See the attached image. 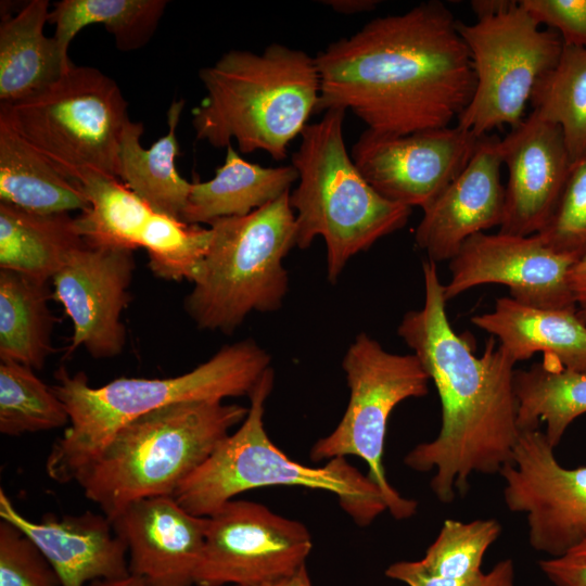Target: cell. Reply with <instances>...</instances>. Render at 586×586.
<instances>
[{"label":"cell","mask_w":586,"mask_h":586,"mask_svg":"<svg viewBox=\"0 0 586 586\" xmlns=\"http://www.w3.org/2000/svg\"><path fill=\"white\" fill-rule=\"evenodd\" d=\"M315 59L317 112L349 110L379 133L449 127L475 90L470 51L457 21L436 0L373 18Z\"/></svg>","instance_id":"cell-1"},{"label":"cell","mask_w":586,"mask_h":586,"mask_svg":"<svg viewBox=\"0 0 586 586\" xmlns=\"http://www.w3.org/2000/svg\"><path fill=\"white\" fill-rule=\"evenodd\" d=\"M424 303L407 311L397 334L413 352L441 402V429L404 458L418 472L434 471L430 487L442 504L464 495L473 473L494 474L511 463L518 442L514 360L491 337L476 357L446 314L436 264H422Z\"/></svg>","instance_id":"cell-2"},{"label":"cell","mask_w":586,"mask_h":586,"mask_svg":"<svg viewBox=\"0 0 586 586\" xmlns=\"http://www.w3.org/2000/svg\"><path fill=\"white\" fill-rule=\"evenodd\" d=\"M268 368L269 354L252 339L226 345L193 370L171 378H117L93 387L85 372L72 375L62 366L52 388L69 424L52 445L47 474L59 483L75 482L128 422L175 403L249 397Z\"/></svg>","instance_id":"cell-3"},{"label":"cell","mask_w":586,"mask_h":586,"mask_svg":"<svg viewBox=\"0 0 586 586\" xmlns=\"http://www.w3.org/2000/svg\"><path fill=\"white\" fill-rule=\"evenodd\" d=\"M199 77L206 95L192 110L196 139L215 148L235 140L240 152L260 150L276 161L286 157L320 100L315 56L282 43L260 53L231 50Z\"/></svg>","instance_id":"cell-4"},{"label":"cell","mask_w":586,"mask_h":586,"mask_svg":"<svg viewBox=\"0 0 586 586\" xmlns=\"http://www.w3.org/2000/svg\"><path fill=\"white\" fill-rule=\"evenodd\" d=\"M247 410L222 400H199L148 412L122 426L75 482L109 519L132 501L174 496Z\"/></svg>","instance_id":"cell-5"},{"label":"cell","mask_w":586,"mask_h":586,"mask_svg":"<svg viewBox=\"0 0 586 586\" xmlns=\"http://www.w3.org/2000/svg\"><path fill=\"white\" fill-rule=\"evenodd\" d=\"M345 112L328 110L308 124L291 163L298 175L289 194L296 246L306 250L317 237L323 239L331 283L353 256L405 227L412 211L382 196L358 170L345 145Z\"/></svg>","instance_id":"cell-6"},{"label":"cell","mask_w":586,"mask_h":586,"mask_svg":"<svg viewBox=\"0 0 586 586\" xmlns=\"http://www.w3.org/2000/svg\"><path fill=\"white\" fill-rule=\"evenodd\" d=\"M275 382L270 367L250 394V407L239 429L177 487L174 498L189 513L209 517L246 491L268 486H301L330 492L359 526L387 511L379 487L345 458L311 468L289 458L269 438L265 404Z\"/></svg>","instance_id":"cell-7"},{"label":"cell","mask_w":586,"mask_h":586,"mask_svg":"<svg viewBox=\"0 0 586 586\" xmlns=\"http://www.w3.org/2000/svg\"><path fill=\"white\" fill-rule=\"evenodd\" d=\"M290 191L244 216L212 221L211 242L184 300L199 329L232 333L252 311L282 306L289 278L283 259L296 246Z\"/></svg>","instance_id":"cell-8"},{"label":"cell","mask_w":586,"mask_h":586,"mask_svg":"<svg viewBox=\"0 0 586 586\" xmlns=\"http://www.w3.org/2000/svg\"><path fill=\"white\" fill-rule=\"evenodd\" d=\"M0 118L68 180L82 187L98 177L119 179L128 104L100 69L73 65L41 93L0 105Z\"/></svg>","instance_id":"cell-9"},{"label":"cell","mask_w":586,"mask_h":586,"mask_svg":"<svg viewBox=\"0 0 586 586\" xmlns=\"http://www.w3.org/2000/svg\"><path fill=\"white\" fill-rule=\"evenodd\" d=\"M474 24L457 21L475 74L474 94L458 118V126L477 137L524 117L536 82L558 63L563 49L560 35L542 29L520 1L471 2Z\"/></svg>","instance_id":"cell-10"},{"label":"cell","mask_w":586,"mask_h":586,"mask_svg":"<svg viewBox=\"0 0 586 586\" xmlns=\"http://www.w3.org/2000/svg\"><path fill=\"white\" fill-rule=\"evenodd\" d=\"M349 388L346 410L336 428L310 448L313 461L357 456L368 466V477L379 487L387 511L396 520L411 518L415 499L403 497L387 481L383 451L390 416L408 398L429 393L430 378L413 354L387 352L361 332L342 360Z\"/></svg>","instance_id":"cell-11"},{"label":"cell","mask_w":586,"mask_h":586,"mask_svg":"<svg viewBox=\"0 0 586 586\" xmlns=\"http://www.w3.org/2000/svg\"><path fill=\"white\" fill-rule=\"evenodd\" d=\"M311 535L300 521L250 500L232 499L207 517L195 586H253L293 575L306 563Z\"/></svg>","instance_id":"cell-12"},{"label":"cell","mask_w":586,"mask_h":586,"mask_svg":"<svg viewBox=\"0 0 586 586\" xmlns=\"http://www.w3.org/2000/svg\"><path fill=\"white\" fill-rule=\"evenodd\" d=\"M499 474L505 504L525 514L534 550L556 558L586 540V466H561L540 429L520 432Z\"/></svg>","instance_id":"cell-13"},{"label":"cell","mask_w":586,"mask_h":586,"mask_svg":"<svg viewBox=\"0 0 586 586\" xmlns=\"http://www.w3.org/2000/svg\"><path fill=\"white\" fill-rule=\"evenodd\" d=\"M480 139L458 125L407 135L366 129L349 153L382 196L423 209L464 169Z\"/></svg>","instance_id":"cell-14"},{"label":"cell","mask_w":586,"mask_h":586,"mask_svg":"<svg viewBox=\"0 0 586 586\" xmlns=\"http://www.w3.org/2000/svg\"><path fill=\"white\" fill-rule=\"evenodd\" d=\"M574 262L546 246L538 234L479 232L449 260L445 300L477 285L497 283L508 286L510 297L522 304L576 310L568 278Z\"/></svg>","instance_id":"cell-15"},{"label":"cell","mask_w":586,"mask_h":586,"mask_svg":"<svg viewBox=\"0 0 586 586\" xmlns=\"http://www.w3.org/2000/svg\"><path fill=\"white\" fill-rule=\"evenodd\" d=\"M136 264L128 249L84 243L52 278V300L73 324L64 357L84 347L94 358L119 355L126 343L122 314L127 307Z\"/></svg>","instance_id":"cell-16"},{"label":"cell","mask_w":586,"mask_h":586,"mask_svg":"<svg viewBox=\"0 0 586 586\" xmlns=\"http://www.w3.org/2000/svg\"><path fill=\"white\" fill-rule=\"evenodd\" d=\"M507 166L500 233H538L552 215L571 170L561 128L534 112L498 143Z\"/></svg>","instance_id":"cell-17"},{"label":"cell","mask_w":586,"mask_h":586,"mask_svg":"<svg viewBox=\"0 0 586 586\" xmlns=\"http://www.w3.org/2000/svg\"><path fill=\"white\" fill-rule=\"evenodd\" d=\"M128 551L130 575L146 586H195L207 517L186 511L174 496L139 499L110 519Z\"/></svg>","instance_id":"cell-18"},{"label":"cell","mask_w":586,"mask_h":586,"mask_svg":"<svg viewBox=\"0 0 586 586\" xmlns=\"http://www.w3.org/2000/svg\"><path fill=\"white\" fill-rule=\"evenodd\" d=\"M498 137L483 136L464 169L429 204L415 232L430 260H450L472 235L500 226L505 187Z\"/></svg>","instance_id":"cell-19"},{"label":"cell","mask_w":586,"mask_h":586,"mask_svg":"<svg viewBox=\"0 0 586 586\" xmlns=\"http://www.w3.org/2000/svg\"><path fill=\"white\" fill-rule=\"evenodd\" d=\"M0 518L15 525L42 551L62 586H87L99 579L130 575L128 551L104 513H46L40 521L25 518L0 488Z\"/></svg>","instance_id":"cell-20"},{"label":"cell","mask_w":586,"mask_h":586,"mask_svg":"<svg viewBox=\"0 0 586 586\" xmlns=\"http://www.w3.org/2000/svg\"><path fill=\"white\" fill-rule=\"evenodd\" d=\"M471 321L498 339L515 364L543 353L546 360L586 372V323L576 310L538 308L500 297L492 311Z\"/></svg>","instance_id":"cell-21"},{"label":"cell","mask_w":586,"mask_h":586,"mask_svg":"<svg viewBox=\"0 0 586 586\" xmlns=\"http://www.w3.org/2000/svg\"><path fill=\"white\" fill-rule=\"evenodd\" d=\"M49 1L31 0L0 24V105L33 98L74 65L54 37L43 34Z\"/></svg>","instance_id":"cell-22"},{"label":"cell","mask_w":586,"mask_h":586,"mask_svg":"<svg viewBox=\"0 0 586 586\" xmlns=\"http://www.w3.org/2000/svg\"><path fill=\"white\" fill-rule=\"evenodd\" d=\"M298 179L293 165L264 167L245 161L230 144L224 164L204 182H192L180 220L188 225L244 216L275 201Z\"/></svg>","instance_id":"cell-23"},{"label":"cell","mask_w":586,"mask_h":586,"mask_svg":"<svg viewBox=\"0 0 586 586\" xmlns=\"http://www.w3.org/2000/svg\"><path fill=\"white\" fill-rule=\"evenodd\" d=\"M184 100L173 101L167 111V133L149 149L140 143L144 127L128 120L119 148V180L155 212L180 219L192 182L181 177L175 160L179 154L177 128Z\"/></svg>","instance_id":"cell-24"},{"label":"cell","mask_w":586,"mask_h":586,"mask_svg":"<svg viewBox=\"0 0 586 586\" xmlns=\"http://www.w3.org/2000/svg\"><path fill=\"white\" fill-rule=\"evenodd\" d=\"M85 243L69 213L38 214L0 202V268L48 282Z\"/></svg>","instance_id":"cell-25"},{"label":"cell","mask_w":586,"mask_h":586,"mask_svg":"<svg viewBox=\"0 0 586 586\" xmlns=\"http://www.w3.org/2000/svg\"><path fill=\"white\" fill-rule=\"evenodd\" d=\"M0 202L38 214L89 207L82 187L62 176L1 118Z\"/></svg>","instance_id":"cell-26"},{"label":"cell","mask_w":586,"mask_h":586,"mask_svg":"<svg viewBox=\"0 0 586 586\" xmlns=\"http://www.w3.org/2000/svg\"><path fill=\"white\" fill-rule=\"evenodd\" d=\"M51 298L48 282L0 270V360L43 368L53 351Z\"/></svg>","instance_id":"cell-27"},{"label":"cell","mask_w":586,"mask_h":586,"mask_svg":"<svg viewBox=\"0 0 586 586\" xmlns=\"http://www.w3.org/2000/svg\"><path fill=\"white\" fill-rule=\"evenodd\" d=\"M520 432L540 429L556 448L566 429L586 413V372L570 370L544 359L525 370H514Z\"/></svg>","instance_id":"cell-28"},{"label":"cell","mask_w":586,"mask_h":586,"mask_svg":"<svg viewBox=\"0 0 586 586\" xmlns=\"http://www.w3.org/2000/svg\"><path fill=\"white\" fill-rule=\"evenodd\" d=\"M167 4L166 0H62L54 3L48 23L55 25L53 37L67 55L74 37L90 24H102L118 50L132 51L150 41Z\"/></svg>","instance_id":"cell-29"},{"label":"cell","mask_w":586,"mask_h":586,"mask_svg":"<svg viewBox=\"0 0 586 586\" xmlns=\"http://www.w3.org/2000/svg\"><path fill=\"white\" fill-rule=\"evenodd\" d=\"M530 101L532 112L561 128L572 163L586 158V49L563 44L557 65L539 78Z\"/></svg>","instance_id":"cell-30"},{"label":"cell","mask_w":586,"mask_h":586,"mask_svg":"<svg viewBox=\"0 0 586 586\" xmlns=\"http://www.w3.org/2000/svg\"><path fill=\"white\" fill-rule=\"evenodd\" d=\"M89 207L76 217L86 244L136 250L155 212L117 178L98 177L82 184Z\"/></svg>","instance_id":"cell-31"},{"label":"cell","mask_w":586,"mask_h":586,"mask_svg":"<svg viewBox=\"0 0 586 586\" xmlns=\"http://www.w3.org/2000/svg\"><path fill=\"white\" fill-rule=\"evenodd\" d=\"M68 424L64 404L33 368L15 361H0L1 434L20 436Z\"/></svg>","instance_id":"cell-32"},{"label":"cell","mask_w":586,"mask_h":586,"mask_svg":"<svg viewBox=\"0 0 586 586\" xmlns=\"http://www.w3.org/2000/svg\"><path fill=\"white\" fill-rule=\"evenodd\" d=\"M211 242L209 228L188 225L178 218L154 212L140 239L149 267L165 280L192 281Z\"/></svg>","instance_id":"cell-33"},{"label":"cell","mask_w":586,"mask_h":586,"mask_svg":"<svg viewBox=\"0 0 586 586\" xmlns=\"http://www.w3.org/2000/svg\"><path fill=\"white\" fill-rule=\"evenodd\" d=\"M500 533L501 525L496 519L471 522L447 519L420 562L428 571L446 577L481 575L483 558Z\"/></svg>","instance_id":"cell-34"},{"label":"cell","mask_w":586,"mask_h":586,"mask_svg":"<svg viewBox=\"0 0 586 586\" xmlns=\"http://www.w3.org/2000/svg\"><path fill=\"white\" fill-rule=\"evenodd\" d=\"M536 234L550 250L573 260L586 255V158L572 163L559 202Z\"/></svg>","instance_id":"cell-35"},{"label":"cell","mask_w":586,"mask_h":586,"mask_svg":"<svg viewBox=\"0 0 586 586\" xmlns=\"http://www.w3.org/2000/svg\"><path fill=\"white\" fill-rule=\"evenodd\" d=\"M0 586H62L38 546L8 521H0Z\"/></svg>","instance_id":"cell-36"},{"label":"cell","mask_w":586,"mask_h":586,"mask_svg":"<svg viewBox=\"0 0 586 586\" xmlns=\"http://www.w3.org/2000/svg\"><path fill=\"white\" fill-rule=\"evenodd\" d=\"M542 25L557 31L564 46L586 49V0H520Z\"/></svg>","instance_id":"cell-37"},{"label":"cell","mask_w":586,"mask_h":586,"mask_svg":"<svg viewBox=\"0 0 586 586\" xmlns=\"http://www.w3.org/2000/svg\"><path fill=\"white\" fill-rule=\"evenodd\" d=\"M552 586H586V540L556 558L538 561Z\"/></svg>","instance_id":"cell-38"},{"label":"cell","mask_w":586,"mask_h":586,"mask_svg":"<svg viewBox=\"0 0 586 586\" xmlns=\"http://www.w3.org/2000/svg\"><path fill=\"white\" fill-rule=\"evenodd\" d=\"M385 575L408 586H482L485 573L468 578H453L428 571L418 561L394 562L385 570Z\"/></svg>","instance_id":"cell-39"},{"label":"cell","mask_w":586,"mask_h":586,"mask_svg":"<svg viewBox=\"0 0 586 586\" xmlns=\"http://www.w3.org/2000/svg\"><path fill=\"white\" fill-rule=\"evenodd\" d=\"M568 278L576 313L586 323V255L573 263Z\"/></svg>","instance_id":"cell-40"},{"label":"cell","mask_w":586,"mask_h":586,"mask_svg":"<svg viewBox=\"0 0 586 586\" xmlns=\"http://www.w3.org/2000/svg\"><path fill=\"white\" fill-rule=\"evenodd\" d=\"M482 586H514V564L511 559L497 562L485 573Z\"/></svg>","instance_id":"cell-41"},{"label":"cell","mask_w":586,"mask_h":586,"mask_svg":"<svg viewBox=\"0 0 586 586\" xmlns=\"http://www.w3.org/2000/svg\"><path fill=\"white\" fill-rule=\"evenodd\" d=\"M326 5L341 14L368 12L379 5L378 0H326Z\"/></svg>","instance_id":"cell-42"},{"label":"cell","mask_w":586,"mask_h":586,"mask_svg":"<svg viewBox=\"0 0 586 586\" xmlns=\"http://www.w3.org/2000/svg\"><path fill=\"white\" fill-rule=\"evenodd\" d=\"M253 586H313V584L305 564L291 576Z\"/></svg>","instance_id":"cell-43"},{"label":"cell","mask_w":586,"mask_h":586,"mask_svg":"<svg viewBox=\"0 0 586 586\" xmlns=\"http://www.w3.org/2000/svg\"><path fill=\"white\" fill-rule=\"evenodd\" d=\"M87 586H146L145 583L136 576L129 575L122 579H99L89 583Z\"/></svg>","instance_id":"cell-44"}]
</instances>
